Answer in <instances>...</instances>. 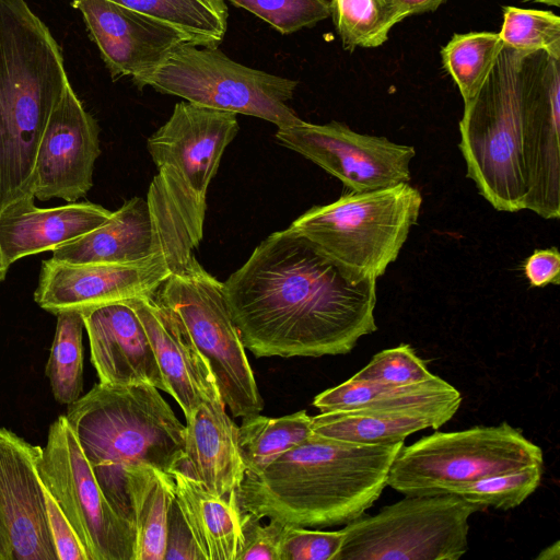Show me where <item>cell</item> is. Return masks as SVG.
Masks as SVG:
<instances>
[{"label": "cell", "instance_id": "6da1fadb", "mask_svg": "<svg viewBox=\"0 0 560 560\" xmlns=\"http://www.w3.org/2000/svg\"><path fill=\"white\" fill-rule=\"evenodd\" d=\"M223 292L257 358L346 354L377 330L376 279H352L289 228L261 241Z\"/></svg>", "mask_w": 560, "mask_h": 560}, {"label": "cell", "instance_id": "7a4b0ae2", "mask_svg": "<svg viewBox=\"0 0 560 560\" xmlns=\"http://www.w3.org/2000/svg\"><path fill=\"white\" fill-rule=\"evenodd\" d=\"M528 51L504 46L476 98L464 106L459 150L478 192L498 211L560 217V90L520 83Z\"/></svg>", "mask_w": 560, "mask_h": 560}, {"label": "cell", "instance_id": "3957f363", "mask_svg": "<svg viewBox=\"0 0 560 560\" xmlns=\"http://www.w3.org/2000/svg\"><path fill=\"white\" fill-rule=\"evenodd\" d=\"M404 441L360 444L313 433L259 474H246L240 509L285 526L325 528L361 517L380 498Z\"/></svg>", "mask_w": 560, "mask_h": 560}, {"label": "cell", "instance_id": "277c9868", "mask_svg": "<svg viewBox=\"0 0 560 560\" xmlns=\"http://www.w3.org/2000/svg\"><path fill=\"white\" fill-rule=\"evenodd\" d=\"M70 84L59 46L25 0H0V211L35 197V161Z\"/></svg>", "mask_w": 560, "mask_h": 560}, {"label": "cell", "instance_id": "5b68a950", "mask_svg": "<svg viewBox=\"0 0 560 560\" xmlns=\"http://www.w3.org/2000/svg\"><path fill=\"white\" fill-rule=\"evenodd\" d=\"M238 130L236 114L183 101L147 141L158 168L145 197L155 252L173 272L202 240L208 187Z\"/></svg>", "mask_w": 560, "mask_h": 560}, {"label": "cell", "instance_id": "8992f818", "mask_svg": "<svg viewBox=\"0 0 560 560\" xmlns=\"http://www.w3.org/2000/svg\"><path fill=\"white\" fill-rule=\"evenodd\" d=\"M66 418L103 493L128 523L126 470L149 465L172 475L183 460L185 425L154 386L97 383L68 405Z\"/></svg>", "mask_w": 560, "mask_h": 560}, {"label": "cell", "instance_id": "52a82bcc", "mask_svg": "<svg viewBox=\"0 0 560 560\" xmlns=\"http://www.w3.org/2000/svg\"><path fill=\"white\" fill-rule=\"evenodd\" d=\"M422 206L409 183L349 191L336 201L314 206L289 226L357 281L383 276L394 262Z\"/></svg>", "mask_w": 560, "mask_h": 560}, {"label": "cell", "instance_id": "ba28073f", "mask_svg": "<svg viewBox=\"0 0 560 560\" xmlns=\"http://www.w3.org/2000/svg\"><path fill=\"white\" fill-rule=\"evenodd\" d=\"M132 81L139 89L151 86L200 106L260 118L278 128L301 120L288 105L298 81L241 65L218 46L184 43L155 69Z\"/></svg>", "mask_w": 560, "mask_h": 560}, {"label": "cell", "instance_id": "9c48e42d", "mask_svg": "<svg viewBox=\"0 0 560 560\" xmlns=\"http://www.w3.org/2000/svg\"><path fill=\"white\" fill-rule=\"evenodd\" d=\"M533 465H544L542 451L508 422L436 431L401 447L387 485L405 495L455 493L479 479Z\"/></svg>", "mask_w": 560, "mask_h": 560}, {"label": "cell", "instance_id": "30bf717a", "mask_svg": "<svg viewBox=\"0 0 560 560\" xmlns=\"http://www.w3.org/2000/svg\"><path fill=\"white\" fill-rule=\"evenodd\" d=\"M480 510L455 493L407 495L347 523L336 560H457L468 549V518Z\"/></svg>", "mask_w": 560, "mask_h": 560}, {"label": "cell", "instance_id": "8fae6325", "mask_svg": "<svg viewBox=\"0 0 560 560\" xmlns=\"http://www.w3.org/2000/svg\"><path fill=\"white\" fill-rule=\"evenodd\" d=\"M155 293L180 318L209 361L223 402L233 417L259 413L264 400L232 319L223 283L192 255Z\"/></svg>", "mask_w": 560, "mask_h": 560}, {"label": "cell", "instance_id": "7c38bea8", "mask_svg": "<svg viewBox=\"0 0 560 560\" xmlns=\"http://www.w3.org/2000/svg\"><path fill=\"white\" fill-rule=\"evenodd\" d=\"M36 468L89 560H132L131 526L103 493L66 416L50 424Z\"/></svg>", "mask_w": 560, "mask_h": 560}, {"label": "cell", "instance_id": "4fadbf2b", "mask_svg": "<svg viewBox=\"0 0 560 560\" xmlns=\"http://www.w3.org/2000/svg\"><path fill=\"white\" fill-rule=\"evenodd\" d=\"M276 139L339 179L351 191L409 183L416 155L411 145L386 137L363 135L339 121L324 125L300 120L278 128Z\"/></svg>", "mask_w": 560, "mask_h": 560}, {"label": "cell", "instance_id": "5bb4252c", "mask_svg": "<svg viewBox=\"0 0 560 560\" xmlns=\"http://www.w3.org/2000/svg\"><path fill=\"white\" fill-rule=\"evenodd\" d=\"M173 273L162 256L122 264H69L43 260L35 302L58 315L153 294Z\"/></svg>", "mask_w": 560, "mask_h": 560}, {"label": "cell", "instance_id": "9a60e30c", "mask_svg": "<svg viewBox=\"0 0 560 560\" xmlns=\"http://www.w3.org/2000/svg\"><path fill=\"white\" fill-rule=\"evenodd\" d=\"M40 451L0 428V533L8 560H58L36 468Z\"/></svg>", "mask_w": 560, "mask_h": 560}, {"label": "cell", "instance_id": "2e32d148", "mask_svg": "<svg viewBox=\"0 0 560 560\" xmlns=\"http://www.w3.org/2000/svg\"><path fill=\"white\" fill-rule=\"evenodd\" d=\"M100 128L68 84L42 136L35 161V198L75 202L93 186Z\"/></svg>", "mask_w": 560, "mask_h": 560}, {"label": "cell", "instance_id": "e0dca14e", "mask_svg": "<svg viewBox=\"0 0 560 560\" xmlns=\"http://www.w3.org/2000/svg\"><path fill=\"white\" fill-rule=\"evenodd\" d=\"M113 80L155 69L189 39L172 26L109 0H72Z\"/></svg>", "mask_w": 560, "mask_h": 560}, {"label": "cell", "instance_id": "ac0fdd59", "mask_svg": "<svg viewBox=\"0 0 560 560\" xmlns=\"http://www.w3.org/2000/svg\"><path fill=\"white\" fill-rule=\"evenodd\" d=\"M126 303L140 318L153 348L166 393L179 405L185 418L201 402L220 398L209 361L197 348L180 318L156 293L138 296Z\"/></svg>", "mask_w": 560, "mask_h": 560}, {"label": "cell", "instance_id": "d6986e66", "mask_svg": "<svg viewBox=\"0 0 560 560\" xmlns=\"http://www.w3.org/2000/svg\"><path fill=\"white\" fill-rule=\"evenodd\" d=\"M91 362L100 383L108 386L148 384L166 393L153 348L135 310L126 302L82 313Z\"/></svg>", "mask_w": 560, "mask_h": 560}, {"label": "cell", "instance_id": "ffe728a7", "mask_svg": "<svg viewBox=\"0 0 560 560\" xmlns=\"http://www.w3.org/2000/svg\"><path fill=\"white\" fill-rule=\"evenodd\" d=\"M225 408L220 397L201 402L185 418L184 454L177 468L220 497L236 492L246 475L238 427Z\"/></svg>", "mask_w": 560, "mask_h": 560}, {"label": "cell", "instance_id": "44dd1931", "mask_svg": "<svg viewBox=\"0 0 560 560\" xmlns=\"http://www.w3.org/2000/svg\"><path fill=\"white\" fill-rule=\"evenodd\" d=\"M25 197L0 211V254L9 268L14 261L52 250L104 224L112 211L90 201L40 209Z\"/></svg>", "mask_w": 560, "mask_h": 560}, {"label": "cell", "instance_id": "7402d4cb", "mask_svg": "<svg viewBox=\"0 0 560 560\" xmlns=\"http://www.w3.org/2000/svg\"><path fill=\"white\" fill-rule=\"evenodd\" d=\"M462 399L432 405L359 408L312 417L313 433L360 444H390L424 429H439L453 418Z\"/></svg>", "mask_w": 560, "mask_h": 560}, {"label": "cell", "instance_id": "603a6c76", "mask_svg": "<svg viewBox=\"0 0 560 560\" xmlns=\"http://www.w3.org/2000/svg\"><path fill=\"white\" fill-rule=\"evenodd\" d=\"M155 254L153 225L147 199L132 197L112 212V217L104 224L57 245L52 249L51 258L69 264H122Z\"/></svg>", "mask_w": 560, "mask_h": 560}, {"label": "cell", "instance_id": "cb8c5ba5", "mask_svg": "<svg viewBox=\"0 0 560 560\" xmlns=\"http://www.w3.org/2000/svg\"><path fill=\"white\" fill-rule=\"evenodd\" d=\"M172 477L175 500L205 560H236L243 544L236 492L215 495L179 469Z\"/></svg>", "mask_w": 560, "mask_h": 560}, {"label": "cell", "instance_id": "d4e9b609", "mask_svg": "<svg viewBox=\"0 0 560 560\" xmlns=\"http://www.w3.org/2000/svg\"><path fill=\"white\" fill-rule=\"evenodd\" d=\"M129 523L133 533L132 560H163L174 480L155 467L140 465L125 472Z\"/></svg>", "mask_w": 560, "mask_h": 560}, {"label": "cell", "instance_id": "484cf974", "mask_svg": "<svg viewBox=\"0 0 560 560\" xmlns=\"http://www.w3.org/2000/svg\"><path fill=\"white\" fill-rule=\"evenodd\" d=\"M463 399L450 383L434 375L417 384L388 385L349 378L318 394L313 406L320 412L359 408H389L432 405Z\"/></svg>", "mask_w": 560, "mask_h": 560}, {"label": "cell", "instance_id": "4316f807", "mask_svg": "<svg viewBox=\"0 0 560 560\" xmlns=\"http://www.w3.org/2000/svg\"><path fill=\"white\" fill-rule=\"evenodd\" d=\"M242 418L238 447L246 474H259L313 434L312 417L305 410L278 418L259 413Z\"/></svg>", "mask_w": 560, "mask_h": 560}, {"label": "cell", "instance_id": "83f0119b", "mask_svg": "<svg viewBox=\"0 0 560 560\" xmlns=\"http://www.w3.org/2000/svg\"><path fill=\"white\" fill-rule=\"evenodd\" d=\"M163 22L191 44L218 46L228 28L225 0H109Z\"/></svg>", "mask_w": 560, "mask_h": 560}, {"label": "cell", "instance_id": "f1b7e54d", "mask_svg": "<svg viewBox=\"0 0 560 560\" xmlns=\"http://www.w3.org/2000/svg\"><path fill=\"white\" fill-rule=\"evenodd\" d=\"M503 47L499 33L470 32L455 34L442 48L443 67L457 85L464 106L476 98Z\"/></svg>", "mask_w": 560, "mask_h": 560}, {"label": "cell", "instance_id": "f546056e", "mask_svg": "<svg viewBox=\"0 0 560 560\" xmlns=\"http://www.w3.org/2000/svg\"><path fill=\"white\" fill-rule=\"evenodd\" d=\"M332 16L345 50L373 48L388 39L399 22L397 0H331Z\"/></svg>", "mask_w": 560, "mask_h": 560}, {"label": "cell", "instance_id": "4dcf8cb0", "mask_svg": "<svg viewBox=\"0 0 560 560\" xmlns=\"http://www.w3.org/2000/svg\"><path fill=\"white\" fill-rule=\"evenodd\" d=\"M83 317L75 311L57 315V325L45 374L57 402L69 405L83 390Z\"/></svg>", "mask_w": 560, "mask_h": 560}, {"label": "cell", "instance_id": "1f68e13d", "mask_svg": "<svg viewBox=\"0 0 560 560\" xmlns=\"http://www.w3.org/2000/svg\"><path fill=\"white\" fill-rule=\"evenodd\" d=\"M499 36L504 46L541 50L560 60V18L552 11L504 7Z\"/></svg>", "mask_w": 560, "mask_h": 560}, {"label": "cell", "instance_id": "d6a6232c", "mask_svg": "<svg viewBox=\"0 0 560 560\" xmlns=\"http://www.w3.org/2000/svg\"><path fill=\"white\" fill-rule=\"evenodd\" d=\"M542 471L544 465H533L493 475L458 489L455 494L482 509H514L535 492L540 485Z\"/></svg>", "mask_w": 560, "mask_h": 560}, {"label": "cell", "instance_id": "836d02e7", "mask_svg": "<svg viewBox=\"0 0 560 560\" xmlns=\"http://www.w3.org/2000/svg\"><path fill=\"white\" fill-rule=\"evenodd\" d=\"M267 22L283 35L312 27L330 16L327 0H228Z\"/></svg>", "mask_w": 560, "mask_h": 560}, {"label": "cell", "instance_id": "e575fe53", "mask_svg": "<svg viewBox=\"0 0 560 560\" xmlns=\"http://www.w3.org/2000/svg\"><path fill=\"white\" fill-rule=\"evenodd\" d=\"M427 362L406 343L382 350L351 378L388 385H409L432 378Z\"/></svg>", "mask_w": 560, "mask_h": 560}, {"label": "cell", "instance_id": "d590c367", "mask_svg": "<svg viewBox=\"0 0 560 560\" xmlns=\"http://www.w3.org/2000/svg\"><path fill=\"white\" fill-rule=\"evenodd\" d=\"M343 538L342 529L324 532L306 527L285 526L281 560H336Z\"/></svg>", "mask_w": 560, "mask_h": 560}, {"label": "cell", "instance_id": "8d00e7d4", "mask_svg": "<svg viewBox=\"0 0 560 560\" xmlns=\"http://www.w3.org/2000/svg\"><path fill=\"white\" fill-rule=\"evenodd\" d=\"M285 525L242 512L243 544L236 560H281L282 538Z\"/></svg>", "mask_w": 560, "mask_h": 560}, {"label": "cell", "instance_id": "74e56055", "mask_svg": "<svg viewBox=\"0 0 560 560\" xmlns=\"http://www.w3.org/2000/svg\"><path fill=\"white\" fill-rule=\"evenodd\" d=\"M47 518L58 560H89L71 524L52 495L44 488Z\"/></svg>", "mask_w": 560, "mask_h": 560}, {"label": "cell", "instance_id": "f35d334b", "mask_svg": "<svg viewBox=\"0 0 560 560\" xmlns=\"http://www.w3.org/2000/svg\"><path fill=\"white\" fill-rule=\"evenodd\" d=\"M175 559L205 560L174 497L168 511L163 560Z\"/></svg>", "mask_w": 560, "mask_h": 560}, {"label": "cell", "instance_id": "ab89813d", "mask_svg": "<svg viewBox=\"0 0 560 560\" xmlns=\"http://www.w3.org/2000/svg\"><path fill=\"white\" fill-rule=\"evenodd\" d=\"M524 273L532 287L558 285L560 283V254L558 248L536 249L525 261Z\"/></svg>", "mask_w": 560, "mask_h": 560}, {"label": "cell", "instance_id": "60d3db41", "mask_svg": "<svg viewBox=\"0 0 560 560\" xmlns=\"http://www.w3.org/2000/svg\"><path fill=\"white\" fill-rule=\"evenodd\" d=\"M446 0H397L401 21L415 14L435 11Z\"/></svg>", "mask_w": 560, "mask_h": 560}, {"label": "cell", "instance_id": "b9f144b4", "mask_svg": "<svg viewBox=\"0 0 560 560\" xmlns=\"http://www.w3.org/2000/svg\"><path fill=\"white\" fill-rule=\"evenodd\" d=\"M536 560H560V541L549 545L535 558Z\"/></svg>", "mask_w": 560, "mask_h": 560}, {"label": "cell", "instance_id": "7bdbcfd3", "mask_svg": "<svg viewBox=\"0 0 560 560\" xmlns=\"http://www.w3.org/2000/svg\"><path fill=\"white\" fill-rule=\"evenodd\" d=\"M0 560H8V551L0 533Z\"/></svg>", "mask_w": 560, "mask_h": 560}, {"label": "cell", "instance_id": "ee69618b", "mask_svg": "<svg viewBox=\"0 0 560 560\" xmlns=\"http://www.w3.org/2000/svg\"><path fill=\"white\" fill-rule=\"evenodd\" d=\"M8 269L9 268L3 264V260H2V257L0 254V283L4 280Z\"/></svg>", "mask_w": 560, "mask_h": 560}, {"label": "cell", "instance_id": "f6af8a7d", "mask_svg": "<svg viewBox=\"0 0 560 560\" xmlns=\"http://www.w3.org/2000/svg\"><path fill=\"white\" fill-rule=\"evenodd\" d=\"M534 1L547 4V5H553V7L560 5V0H534Z\"/></svg>", "mask_w": 560, "mask_h": 560}]
</instances>
